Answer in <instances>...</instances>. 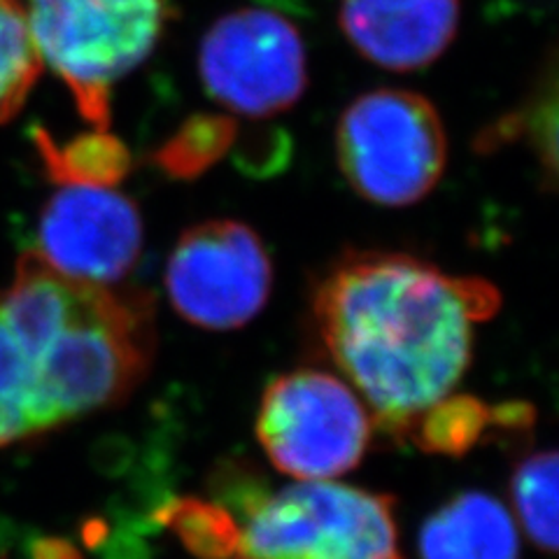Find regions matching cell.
I'll list each match as a JSON object with an SVG mask.
<instances>
[{
	"label": "cell",
	"mask_w": 559,
	"mask_h": 559,
	"mask_svg": "<svg viewBox=\"0 0 559 559\" xmlns=\"http://www.w3.org/2000/svg\"><path fill=\"white\" fill-rule=\"evenodd\" d=\"M45 433L35 364L0 318V448Z\"/></svg>",
	"instance_id": "obj_14"
},
{
	"label": "cell",
	"mask_w": 559,
	"mask_h": 559,
	"mask_svg": "<svg viewBox=\"0 0 559 559\" xmlns=\"http://www.w3.org/2000/svg\"><path fill=\"white\" fill-rule=\"evenodd\" d=\"M338 24L364 59L408 73L427 68L452 45L460 0H341Z\"/></svg>",
	"instance_id": "obj_10"
},
{
	"label": "cell",
	"mask_w": 559,
	"mask_h": 559,
	"mask_svg": "<svg viewBox=\"0 0 559 559\" xmlns=\"http://www.w3.org/2000/svg\"><path fill=\"white\" fill-rule=\"evenodd\" d=\"M271 259L248 224L215 219L187 229L166 266L168 299L182 320L210 331L240 329L264 310Z\"/></svg>",
	"instance_id": "obj_8"
},
{
	"label": "cell",
	"mask_w": 559,
	"mask_h": 559,
	"mask_svg": "<svg viewBox=\"0 0 559 559\" xmlns=\"http://www.w3.org/2000/svg\"><path fill=\"white\" fill-rule=\"evenodd\" d=\"M213 492L238 522V557L404 559L390 495L331 480H299L269 492L240 466H226Z\"/></svg>",
	"instance_id": "obj_2"
},
{
	"label": "cell",
	"mask_w": 559,
	"mask_h": 559,
	"mask_svg": "<svg viewBox=\"0 0 559 559\" xmlns=\"http://www.w3.org/2000/svg\"><path fill=\"white\" fill-rule=\"evenodd\" d=\"M207 96L245 117H273L301 100L308 59L301 31L269 8H240L207 28L199 49Z\"/></svg>",
	"instance_id": "obj_7"
},
{
	"label": "cell",
	"mask_w": 559,
	"mask_h": 559,
	"mask_svg": "<svg viewBox=\"0 0 559 559\" xmlns=\"http://www.w3.org/2000/svg\"><path fill=\"white\" fill-rule=\"evenodd\" d=\"M31 138L40 154L47 178L59 187H112L131 170V152L108 131L82 133L59 145L43 127Z\"/></svg>",
	"instance_id": "obj_12"
},
{
	"label": "cell",
	"mask_w": 559,
	"mask_h": 559,
	"mask_svg": "<svg viewBox=\"0 0 559 559\" xmlns=\"http://www.w3.org/2000/svg\"><path fill=\"white\" fill-rule=\"evenodd\" d=\"M26 20L80 115L108 131L112 86L152 55L170 8L164 0H28Z\"/></svg>",
	"instance_id": "obj_4"
},
{
	"label": "cell",
	"mask_w": 559,
	"mask_h": 559,
	"mask_svg": "<svg viewBox=\"0 0 559 559\" xmlns=\"http://www.w3.org/2000/svg\"><path fill=\"white\" fill-rule=\"evenodd\" d=\"M40 70L43 59L33 43L26 8L20 0H0V121L20 112Z\"/></svg>",
	"instance_id": "obj_18"
},
{
	"label": "cell",
	"mask_w": 559,
	"mask_h": 559,
	"mask_svg": "<svg viewBox=\"0 0 559 559\" xmlns=\"http://www.w3.org/2000/svg\"><path fill=\"white\" fill-rule=\"evenodd\" d=\"M511 499L524 534L548 555L557 550V452L524 457L511 478Z\"/></svg>",
	"instance_id": "obj_15"
},
{
	"label": "cell",
	"mask_w": 559,
	"mask_h": 559,
	"mask_svg": "<svg viewBox=\"0 0 559 559\" xmlns=\"http://www.w3.org/2000/svg\"><path fill=\"white\" fill-rule=\"evenodd\" d=\"M487 427H492V408L476 396L448 394L411 419L404 441L431 454L462 457L483 439Z\"/></svg>",
	"instance_id": "obj_13"
},
{
	"label": "cell",
	"mask_w": 559,
	"mask_h": 559,
	"mask_svg": "<svg viewBox=\"0 0 559 559\" xmlns=\"http://www.w3.org/2000/svg\"><path fill=\"white\" fill-rule=\"evenodd\" d=\"M336 156L361 199L404 207L439 185L448 140L431 100L406 90H378L349 103L341 115Z\"/></svg>",
	"instance_id": "obj_5"
},
{
	"label": "cell",
	"mask_w": 559,
	"mask_h": 559,
	"mask_svg": "<svg viewBox=\"0 0 559 559\" xmlns=\"http://www.w3.org/2000/svg\"><path fill=\"white\" fill-rule=\"evenodd\" d=\"M527 135L544 168L548 187L557 180V86L555 78L548 80V90L534 96L527 108L509 117H501L495 129L483 135V147H495L509 143L513 138Z\"/></svg>",
	"instance_id": "obj_19"
},
{
	"label": "cell",
	"mask_w": 559,
	"mask_h": 559,
	"mask_svg": "<svg viewBox=\"0 0 559 559\" xmlns=\"http://www.w3.org/2000/svg\"><path fill=\"white\" fill-rule=\"evenodd\" d=\"M238 127L224 115H194L154 152L152 162L173 180H194L231 150Z\"/></svg>",
	"instance_id": "obj_16"
},
{
	"label": "cell",
	"mask_w": 559,
	"mask_h": 559,
	"mask_svg": "<svg viewBox=\"0 0 559 559\" xmlns=\"http://www.w3.org/2000/svg\"><path fill=\"white\" fill-rule=\"evenodd\" d=\"M31 557L33 559H80L75 548H70L66 540H55V538L35 540Z\"/></svg>",
	"instance_id": "obj_20"
},
{
	"label": "cell",
	"mask_w": 559,
	"mask_h": 559,
	"mask_svg": "<svg viewBox=\"0 0 559 559\" xmlns=\"http://www.w3.org/2000/svg\"><path fill=\"white\" fill-rule=\"evenodd\" d=\"M417 550L419 559H520V536L497 497L471 489L425 520Z\"/></svg>",
	"instance_id": "obj_11"
},
{
	"label": "cell",
	"mask_w": 559,
	"mask_h": 559,
	"mask_svg": "<svg viewBox=\"0 0 559 559\" xmlns=\"http://www.w3.org/2000/svg\"><path fill=\"white\" fill-rule=\"evenodd\" d=\"M201 559H234L240 555V530L236 518L219 503L203 499H173L154 513Z\"/></svg>",
	"instance_id": "obj_17"
},
{
	"label": "cell",
	"mask_w": 559,
	"mask_h": 559,
	"mask_svg": "<svg viewBox=\"0 0 559 559\" xmlns=\"http://www.w3.org/2000/svg\"><path fill=\"white\" fill-rule=\"evenodd\" d=\"M373 433L364 401L341 378L292 371L269 382L257 439L271 464L296 480H331L353 471Z\"/></svg>",
	"instance_id": "obj_6"
},
{
	"label": "cell",
	"mask_w": 559,
	"mask_h": 559,
	"mask_svg": "<svg viewBox=\"0 0 559 559\" xmlns=\"http://www.w3.org/2000/svg\"><path fill=\"white\" fill-rule=\"evenodd\" d=\"M154 343L150 294L80 283L68 324L35 359L45 431L108 408L133 392L150 371Z\"/></svg>",
	"instance_id": "obj_3"
},
{
	"label": "cell",
	"mask_w": 559,
	"mask_h": 559,
	"mask_svg": "<svg viewBox=\"0 0 559 559\" xmlns=\"http://www.w3.org/2000/svg\"><path fill=\"white\" fill-rule=\"evenodd\" d=\"M499 306V289L485 280L399 252L343 254L312 296L326 353L396 441L413 417L454 392L474 355L476 322Z\"/></svg>",
	"instance_id": "obj_1"
},
{
	"label": "cell",
	"mask_w": 559,
	"mask_h": 559,
	"mask_svg": "<svg viewBox=\"0 0 559 559\" xmlns=\"http://www.w3.org/2000/svg\"><path fill=\"white\" fill-rule=\"evenodd\" d=\"M143 248V219L110 187H61L38 222V252L68 280L108 287L127 277Z\"/></svg>",
	"instance_id": "obj_9"
}]
</instances>
